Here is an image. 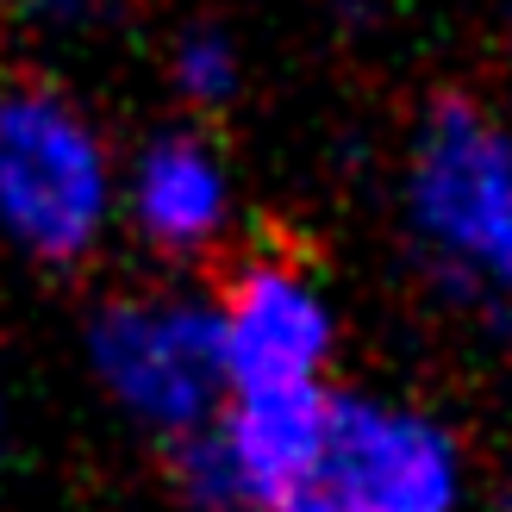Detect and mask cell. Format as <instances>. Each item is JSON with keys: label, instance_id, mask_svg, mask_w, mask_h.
Here are the masks:
<instances>
[{"label": "cell", "instance_id": "1", "mask_svg": "<svg viewBox=\"0 0 512 512\" xmlns=\"http://www.w3.org/2000/svg\"><path fill=\"white\" fill-rule=\"evenodd\" d=\"M113 207L119 169L82 100L50 82L0 88V238L38 263H82Z\"/></svg>", "mask_w": 512, "mask_h": 512}, {"label": "cell", "instance_id": "2", "mask_svg": "<svg viewBox=\"0 0 512 512\" xmlns=\"http://www.w3.org/2000/svg\"><path fill=\"white\" fill-rule=\"evenodd\" d=\"M88 356L107 394L157 431H207L225 394L213 306L169 294H119L88 325Z\"/></svg>", "mask_w": 512, "mask_h": 512}, {"label": "cell", "instance_id": "3", "mask_svg": "<svg viewBox=\"0 0 512 512\" xmlns=\"http://www.w3.org/2000/svg\"><path fill=\"white\" fill-rule=\"evenodd\" d=\"M456 494L450 438L369 400H325L319 463L275 512H444Z\"/></svg>", "mask_w": 512, "mask_h": 512}, {"label": "cell", "instance_id": "4", "mask_svg": "<svg viewBox=\"0 0 512 512\" xmlns=\"http://www.w3.org/2000/svg\"><path fill=\"white\" fill-rule=\"evenodd\" d=\"M413 207L450 256L512 281V138L475 100H431L413 150Z\"/></svg>", "mask_w": 512, "mask_h": 512}, {"label": "cell", "instance_id": "5", "mask_svg": "<svg viewBox=\"0 0 512 512\" xmlns=\"http://www.w3.org/2000/svg\"><path fill=\"white\" fill-rule=\"evenodd\" d=\"M225 388L238 394H281L313 388V369L331 350V319L319 294L288 263H244L213 306Z\"/></svg>", "mask_w": 512, "mask_h": 512}, {"label": "cell", "instance_id": "6", "mask_svg": "<svg viewBox=\"0 0 512 512\" xmlns=\"http://www.w3.org/2000/svg\"><path fill=\"white\" fill-rule=\"evenodd\" d=\"M119 200L132 213L138 238L163 256H200L225 238L232 219V188H225V163L188 132L150 138L119 182Z\"/></svg>", "mask_w": 512, "mask_h": 512}, {"label": "cell", "instance_id": "7", "mask_svg": "<svg viewBox=\"0 0 512 512\" xmlns=\"http://www.w3.org/2000/svg\"><path fill=\"white\" fill-rule=\"evenodd\" d=\"M325 438V394L319 388H281V394H238V406L213 425V444L232 469L238 506H281L319 463Z\"/></svg>", "mask_w": 512, "mask_h": 512}, {"label": "cell", "instance_id": "8", "mask_svg": "<svg viewBox=\"0 0 512 512\" xmlns=\"http://www.w3.org/2000/svg\"><path fill=\"white\" fill-rule=\"evenodd\" d=\"M169 75L175 88H182V100H194V107H225V100L238 94V50L225 32H188L182 44L169 50Z\"/></svg>", "mask_w": 512, "mask_h": 512}, {"label": "cell", "instance_id": "9", "mask_svg": "<svg viewBox=\"0 0 512 512\" xmlns=\"http://www.w3.org/2000/svg\"><path fill=\"white\" fill-rule=\"evenodd\" d=\"M7 7L38 32H94L119 13V0H7Z\"/></svg>", "mask_w": 512, "mask_h": 512}]
</instances>
